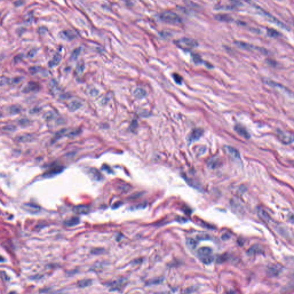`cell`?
<instances>
[{
	"label": "cell",
	"mask_w": 294,
	"mask_h": 294,
	"mask_svg": "<svg viewBox=\"0 0 294 294\" xmlns=\"http://www.w3.org/2000/svg\"><path fill=\"white\" fill-rule=\"evenodd\" d=\"M44 117L45 120H51L54 117V114L52 112H48L47 113H45L44 115Z\"/></svg>",
	"instance_id": "32"
},
{
	"label": "cell",
	"mask_w": 294,
	"mask_h": 294,
	"mask_svg": "<svg viewBox=\"0 0 294 294\" xmlns=\"http://www.w3.org/2000/svg\"><path fill=\"white\" fill-rule=\"evenodd\" d=\"M193 59L196 63H199L202 62V59H201V57L199 55H196V54H194L193 55Z\"/></svg>",
	"instance_id": "36"
},
{
	"label": "cell",
	"mask_w": 294,
	"mask_h": 294,
	"mask_svg": "<svg viewBox=\"0 0 294 294\" xmlns=\"http://www.w3.org/2000/svg\"><path fill=\"white\" fill-rule=\"evenodd\" d=\"M92 283V281L91 279H83L78 282L77 286L80 288H85L86 287L91 286Z\"/></svg>",
	"instance_id": "18"
},
{
	"label": "cell",
	"mask_w": 294,
	"mask_h": 294,
	"mask_svg": "<svg viewBox=\"0 0 294 294\" xmlns=\"http://www.w3.org/2000/svg\"><path fill=\"white\" fill-rule=\"evenodd\" d=\"M23 3H24V2L19 1H16V2H14V5H15V6H20V5H22Z\"/></svg>",
	"instance_id": "41"
},
{
	"label": "cell",
	"mask_w": 294,
	"mask_h": 294,
	"mask_svg": "<svg viewBox=\"0 0 294 294\" xmlns=\"http://www.w3.org/2000/svg\"><path fill=\"white\" fill-rule=\"evenodd\" d=\"M9 294H16V293L15 292H10V293H9Z\"/></svg>",
	"instance_id": "43"
},
{
	"label": "cell",
	"mask_w": 294,
	"mask_h": 294,
	"mask_svg": "<svg viewBox=\"0 0 294 294\" xmlns=\"http://www.w3.org/2000/svg\"><path fill=\"white\" fill-rule=\"evenodd\" d=\"M277 137L283 143L288 144L294 142V135L285 131L279 130L277 132Z\"/></svg>",
	"instance_id": "4"
},
{
	"label": "cell",
	"mask_w": 294,
	"mask_h": 294,
	"mask_svg": "<svg viewBox=\"0 0 294 294\" xmlns=\"http://www.w3.org/2000/svg\"><path fill=\"white\" fill-rule=\"evenodd\" d=\"M187 244L190 248H192V249H194V248H195L196 245H197L196 241L192 239H188L187 241Z\"/></svg>",
	"instance_id": "27"
},
{
	"label": "cell",
	"mask_w": 294,
	"mask_h": 294,
	"mask_svg": "<svg viewBox=\"0 0 294 294\" xmlns=\"http://www.w3.org/2000/svg\"><path fill=\"white\" fill-rule=\"evenodd\" d=\"M40 69H41V68L39 67V66H33V67L30 68L29 71H30L31 74H35L37 72H39L40 70Z\"/></svg>",
	"instance_id": "29"
},
{
	"label": "cell",
	"mask_w": 294,
	"mask_h": 294,
	"mask_svg": "<svg viewBox=\"0 0 294 294\" xmlns=\"http://www.w3.org/2000/svg\"><path fill=\"white\" fill-rule=\"evenodd\" d=\"M40 85L35 82H30L23 90V92L28 93L31 92H36L40 89Z\"/></svg>",
	"instance_id": "5"
},
{
	"label": "cell",
	"mask_w": 294,
	"mask_h": 294,
	"mask_svg": "<svg viewBox=\"0 0 294 294\" xmlns=\"http://www.w3.org/2000/svg\"><path fill=\"white\" fill-rule=\"evenodd\" d=\"M201 260H202V261L203 263L205 264H209L213 262V258L210 255V256H208L206 257L201 258Z\"/></svg>",
	"instance_id": "28"
},
{
	"label": "cell",
	"mask_w": 294,
	"mask_h": 294,
	"mask_svg": "<svg viewBox=\"0 0 294 294\" xmlns=\"http://www.w3.org/2000/svg\"><path fill=\"white\" fill-rule=\"evenodd\" d=\"M30 123V121L28 120V119H21L20 121H19V124L20 125H22V126H24V125H28V124Z\"/></svg>",
	"instance_id": "37"
},
{
	"label": "cell",
	"mask_w": 294,
	"mask_h": 294,
	"mask_svg": "<svg viewBox=\"0 0 294 294\" xmlns=\"http://www.w3.org/2000/svg\"><path fill=\"white\" fill-rule=\"evenodd\" d=\"M236 44L238 45V47L242 48V49L252 50V49L255 48L253 45H252L249 43H245V42H236Z\"/></svg>",
	"instance_id": "21"
},
{
	"label": "cell",
	"mask_w": 294,
	"mask_h": 294,
	"mask_svg": "<svg viewBox=\"0 0 294 294\" xmlns=\"http://www.w3.org/2000/svg\"><path fill=\"white\" fill-rule=\"evenodd\" d=\"M61 56L56 54L54 55L53 58L48 62V66L49 67H54L56 66L61 61Z\"/></svg>",
	"instance_id": "14"
},
{
	"label": "cell",
	"mask_w": 294,
	"mask_h": 294,
	"mask_svg": "<svg viewBox=\"0 0 294 294\" xmlns=\"http://www.w3.org/2000/svg\"><path fill=\"white\" fill-rule=\"evenodd\" d=\"M258 216L261 218L264 221H268L270 220V215L268 214V213L264 210L263 208H260L258 209Z\"/></svg>",
	"instance_id": "17"
},
{
	"label": "cell",
	"mask_w": 294,
	"mask_h": 294,
	"mask_svg": "<svg viewBox=\"0 0 294 294\" xmlns=\"http://www.w3.org/2000/svg\"><path fill=\"white\" fill-rule=\"evenodd\" d=\"M267 33L270 36L272 37H276L279 36L280 35V33L279 32L276 31L274 29H268L267 30Z\"/></svg>",
	"instance_id": "25"
},
{
	"label": "cell",
	"mask_w": 294,
	"mask_h": 294,
	"mask_svg": "<svg viewBox=\"0 0 294 294\" xmlns=\"http://www.w3.org/2000/svg\"><path fill=\"white\" fill-rule=\"evenodd\" d=\"M203 134V130L201 129H196L193 130L190 135V140H196L199 139Z\"/></svg>",
	"instance_id": "15"
},
{
	"label": "cell",
	"mask_w": 294,
	"mask_h": 294,
	"mask_svg": "<svg viewBox=\"0 0 294 294\" xmlns=\"http://www.w3.org/2000/svg\"><path fill=\"white\" fill-rule=\"evenodd\" d=\"M281 271H282L281 266L276 264L271 266V267H270L268 271V272L270 275L276 276L279 273H280Z\"/></svg>",
	"instance_id": "13"
},
{
	"label": "cell",
	"mask_w": 294,
	"mask_h": 294,
	"mask_svg": "<svg viewBox=\"0 0 294 294\" xmlns=\"http://www.w3.org/2000/svg\"><path fill=\"white\" fill-rule=\"evenodd\" d=\"M31 135H25V136H21L18 139L20 140V141H27V140L31 139Z\"/></svg>",
	"instance_id": "35"
},
{
	"label": "cell",
	"mask_w": 294,
	"mask_h": 294,
	"mask_svg": "<svg viewBox=\"0 0 294 294\" xmlns=\"http://www.w3.org/2000/svg\"><path fill=\"white\" fill-rule=\"evenodd\" d=\"M77 70L79 72V73H82L83 71L84 70V65L83 64H82L80 66H78L77 67Z\"/></svg>",
	"instance_id": "40"
},
{
	"label": "cell",
	"mask_w": 294,
	"mask_h": 294,
	"mask_svg": "<svg viewBox=\"0 0 294 294\" xmlns=\"http://www.w3.org/2000/svg\"><path fill=\"white\" fill-rule=\"evenodd\" d=\"M124 284H125V283L123 280H115L113 282H110L109 283H108L107 286L109 287L111 290L117 291V290H120V289H121Z\"/></svg>",
	"instance_id": "6"
},
{
	"label": "cell",
	"mask_w": 294,
	"mask_h": 294,
	"mask_svg": "<svg viewBox=\"0 0 294 294\" xmlns=\"http://www.w3.org/2000/svg\"><path fill=\"white\" fill-rule=\"evenodd\" d=\"M22 79H23V78H21V77L14 78H13V79L11 80V83L12 84H17V83H18Z\"/></svg>",
	"instance_id": "38"
},
{
	"label": "cell",
	"mask_w": 294,
	"mask_h": 294,
	"mask_svg": "<svg viewBox=\"0 0 294 294\" xmlns=\"http://www.w3.org/2000/svg\"><path fill=\"white\" fill-rule=\"evenodd\" d=\"M80 222V219L78 217H73L71 219L66 220L64 222V225L68 227H74L78 224Z\"/></svg>",
	"instance_id": "19"
},
{
	"label": "cell",
	"mask_w": 294,
	"mask_h": 294,
	"mask_svg": "<svg viewBox=\"0 0 294 294\" xmlns=\"http://www.w3.org/2000/svg\"><path fill=\"white\" fill-rule=\"evenodd\" d=\"M36 49L33 48V49H31V50H30V51L28 52V53L27 54V56H28V57H30V58H32V57H33L35 55H36Z\"/></svg>",
	"instance_id": "34"
},
{
	"label": "cell",
	"mask_w": 294,
	"mask_h": 294,
	"mask_svg": "<svg viewBox=\"0 0 294 294\" xmlns=\"http://www.w3.org/2000/svg\"><path fill=\"white\" fill-rule=\"evenodd\" d=\"M226 151L227 152L229 153V155H230L233 158L236 159H239L240 158L239 152L236 148L230 146H227L226 147Z\"/></svg>",
	"instance_id": "11"
},
{
	"label": "cell",
	"mask_w": 294,
	"mask_h": 294,
	"mask_svg": "<svg viewBox=\"0 0 294 294\" xmlns=\"http://www.w3.org/2000/svg\"><path fill=\"white\" fill-rule=\"evenodd\" d=\"M90 208L89 206L87 205H78L75 206L73 208V211L78 214H86L90 211Z\"/></svg>",
	"instance_id": "7"
},
{
	"label": "cell",
	"mask_w": 294,
	"mask_h": 294,
	"mask_svg": "<svg viewBox=\"0 0 294 294\" xmlns=\"http://www.w3.org/2000/svg\"><path fill=\"white\" fill-rule=\"evenodd\" d=\"M255 7H256V8L257 9H258V10L260 11V13H261V14H262L263 16H264L265 17H266V18H267L268 20H270V21H271V22H272V23H275V24L277 25H279V26H280L281 27H282V28H284V29H286V30L287 29V27H286V25H284L283 24V23H282L280 21H279V20H277V18H275L274 16H273L272 15L270 14V13H267V12L264 11L263 9L260 8V7H258V6H255Z\"/></svg>",
	"instance_id": "3"
},
{
	"label": "cell",
	"mask_w": 294,
	"mask_h": 294,
	"mask_svg": "<svg viewBox=\"0 0 294 294\" xmlns=\"http://www.w3.org/2000/svg\"><path fill=\"white\" fill-rule=\"evenodd\" d=\"M9 113L11 114H16L21 111V108L18 105H12L9 108Z\"/></svg>",
	"instance_id": "22"
},
{
	"label": "cell",
	"mask_w": 294,
	"mask_h": 294,
	"mask_svg": "<svg viewBox=\"0 0 294 294\" xmlns=\"http://www.w3.org/2000/svg\"><path fill=\"white\" fill-rule=\"evenodd\" d=\"M41 111V108L39 107H35L33 109H32L30 111V113L32 114H35L37 113H39Z\"/></svg>",
	"instance_id": "33"
},
{
	"label": "cell",
	"mask_w": 294,
	"mask_h": 294,
	"mask_svg": "<svg viewBox=\"0 0 294 294\" xmlns=\"http://www.w3.org/2000/svg\"><path fill=\"white\" fill-rule=\"evenodd\" d=\"M215 18L218 21L223 22H229L232 20V18L229 15L224 14H218L215 16Z\"/></svg>",
	"instance_id": "20"
},
{
	"label": "cell",
	"mask_w": 294,
	"mask_h": 294,
	"mask_svg": "<svg viewBox=\"0 0 294 294\" xmlns=\"http://www.w3.org/2000/svg\"><path fill=\"white\" fill-rule=\"evenodd\" d=\"M60 36L62 39L68 40H73L74 38H75V35L74 34L73 32L70 30H65V31H61L60 32Z\"/></svg>",
	"instance_id": "10"
},
{
	"label": "cell",
	"mask_w": 294,
	"mask_h": 294,
	"mask_svg": "<svg viewBox=\"0 0 294 294\" xmlns=\"http://www.w3.org/2000/svg\"><path fill=\"white\" fill-rule=\"evenodd\" d=\"M90 172L92 174V177L94 178V179H95L97 180H99L101 179V175L98 172V170H97L95 169H92Z\"/></svg>",
	"instance_id": "23"
},
{
	"label": "cell",
	"mask_w": 294,
	"mask_h": 294,
	"mask_svg": "<svg viewBox=\"0 0 294 294\" xmlns=\"http://www.w3.org/2000/svg\"><path fill=\"white\" fill-rule=\"evenodd\" d=\"M1 278L4 281H9L10 280V278L9 277L8 275L6 274V272H4V271H2L1 272Z\"/></svg>",
	"instance_id": "30"
},
{
	"label": "cell",
	"mask_w": 294,
	"mask_h": 294,
	"mask_svg": "<svg viewBox=\"0 0 294 294\" xmlns=\"http://www.w3.org/2000/svg\"><path fill=\"white\" fill-rule=\"evenodd\" d=\"M14 128H15V127L14 126H12V125L7 126V127L4 128V129H5V130H13L14 129Z\"/></svg>",
	"instance_id": "42"
},
{
	"label": "cell",
	"mask_w": 294,
	"mask_h": 294,
	"mask_svg": "<svg viewBox=\"0 0 294 294\" xmlns=\"http://www.w3.org/2000/svg\"><path fill=\"white\" fill-rule=\"evenodd\" d=\"M175 43L178 47L185 50L192 49L198 45V43L196 40L187 37H183L176 40Z\"/></svg>",
	"instance_id": "2"
},
{
	"label": "cell",
	"mask_w": 294,
	"mask_h": 294,
	"mask_svg": "<svg viewBox=\"0 0 294 294\" xmlns=\"http://www.w3.org/2000/svg\"><path fill=\"white\" fill-rule=\"evenodd\" d=\"M211 252H212V251L210 248H208V247H202L198 251V254L199 256V257L203 258V257L210 256L211 254Z\"/></svg>",
	"instance_id": "12"
},
{
	"label": "cell",
	"mask_w": 294,
	"mask_h": 294,
	"mask_svg": "<svg viewBox=\"0 0 294 294\" xmlns=\"http://www.w3.org/2000/svg\"><path fill=\"white\" fill-rule=\"evenodd\" d=\"M21 59H22V56L20 55H18L14 58L13 61H14L15 63H17L20 61Z\"/></svg>",
	"instance_id": "39"
},
{
	"label": "cell",
	"mask_w": 294,
	"mask_h": 294,
	"mask_svg": "<svg viewBox=\"0 0 294 294\" xmlns=\"http://www.w3.org/2000/svg\"><path fill=\"white\" fill-rule=\"evenodd\" d=\"M80 51H81V48L80 47L75 48V49L74 50L73 52H72V54H71V58L72 59H74V60L77 59V58L78 57V56L80 55Z\"/></svg>",
	"instance_id": "24"
},
{
	"label": "cell",
	"mask_w": 294,
	"mask_h": 294,
	"mask_svg": "<svg viewBox=\"0 0 294 294\" xmlns=\"http://www.w3.org/2000/svg\"><path fill=\"white\" fill-rule=\"evenodd\" d=\"M82 104L80 101H74L69 104L68 106V109L70 110L71 111H76V110L79 109L82 107Z\"/></svg>",
	"instance_id": "16"
},
{
	"label": "cell",
	"mask_w": 294,
	"mask_h": 294,
	"mask_svg": "<svg viewBox=\"0 0 294 294\" xmlns=\"http://www.w3.org/2000/svg\"><path fill=\"white\" fill-rule=\"evenodd\" d=\"M172 77L174 78V80L175 81V82L177 83L181 84L182 83L183 78L180 75H179L178 74H174L172 75Z\"/></svg>",
	"instance_id": "26"
},
{
	"label": "cell",
	"mask_w": 294,
	"mask_h": 294,
	"mask_svg": "<svg viewBox=\"0 0 294 294\" xmlns=\"http://www.w3.org/2000/svg\"><path fill=\"white\" fill-rule=\"evenodd\" d=\"M9 82H10V80H9V78H6L5 77H1V86H3L4 85L9 83Z\"/></svg>",
	"instance_id": "31"
},
{
	"label": "cell",
	"mask_w": 294,
	"mask_h": 294,
	"mask_svg": "<svg viewBox=\"0 0 294 294\" xmlns=\"http://www.w3.org/2000/svg\"><path fill=\"white\" fill-rule=\"evenodd\" d=\"M159 18L163 22L171 24H178L182 22V19L175 13L171 11H165L159 14Z\"/></svg>",
	"instance_id": "1"
},
{
	"label": "cell",
	"mask_w": 294,
	"mask_h": 294,
	"mask_svg": "<svg viewBox=\"0 0 294 294\" xmlns=\"http://www.w3.org/2000/svg\"><path fill=\"white\" fill-rule=\"evenodd\" d=\"M63 171V167L61 166H56L55 167H53L52 168L50 169L49 171L45 172L44 174V176L46 177H52L55 175H56L57 174H59Z\"/></svg>",
	"instance_id": "9"
},
{
	"label": "cell",
	"mask_w": 294,
	"mask_h": 294,
	"mask_svg": "<svg viewBox=\"0 0 294 294\" xmlns=\"http://www.w3.org/2000/svg\"><path fill=\"white\" fill-rule=\"evenodd\" d=\"M234 129L239 135L244 137L245 139H249L250 137V135L244 127L240 125H236Z\"/></svg>",
	"instance_id": "8"
}]
</instances>
